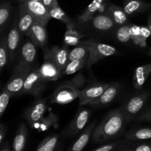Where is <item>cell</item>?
I'll return each mask as SVG.
<instances>
[{"mask_svg": "<svg viewBox=\"0 0 151 151\" xmlns=\"http://www.w3.org/2000/svg\"><path fill=\"white\" fill-rule=\"evenodd\" d=\"M27 137V128L24 122L20 123L13 143V151H24Z\"/></svg>", "mask_w": 151, "mask_h": 151, "instance_id": "obj_25", "label": "cell"}, {"mask_svg": "<svg viewBox=\"0 0 151 151\" xmlns=\"http://www.w3.org/2000/svg\"><path fill=\"white\" fill-rule=\"evenodd\" d=\"M48 51L59 69L63 72L69 62V55L70 52L69 47L66 44L62 47L53 46L50 49H48Z\"/></svg>", "mask_w": 151, "mask_h": 151, "instance_id": "obj_16", "label": "cell"}, {"mask_svg": "<svg viewBox=\"0 0 151 151\" xmlns=\"http://www.w3.org/2000/svg\"><path fill=\"white\" fill-rule=\"evenodd\" d=\"M130 32H131V41H133L134 44L139 46L140 47H146L147 44H145L142 41L141 35V26H138L136 24H131V29H130Z\"/></svg>", "mask_w": 151, "mask_h": 151, "instance_id": "obj_34", "label": "cell"}, {"mask_svg": "<svg viewBox=\"0 0 151 151\" xmlns=\"http://www.w3.org/2000/svg\"><path fill=\"white\" fill-rule=\"evenodd\" d=\"M151 74V63L136 68L133 77V84L136 89L140 90Z\"/></svg>", "mask_w": 151, "mask_h": 151, "instance_id": "obj_19", "label": "cell"}, {"mask_svg": "<svg viewBox=\"0 0 151 151\" xmlns=\"http://www.w3.org/2000/svg\"><path fill=\"white\" fill-rule=\"evenodd\" d=\"M35 22V19L25 7L24 4L20 2L18 7V23L22 35L29 37L31 27Z\"/></svg>", "mask_w": 151, "mask_h": 151, "instance_id": "obj_15", "label": "cell"}, {"mask_svg": "<svg viewBox=\"0 0 151 151\" xmlns=\"http://www.w3.org/2000/svg\"><path fill=\"white\" fill-rule=\"evenodd\" d=\"M127 122L122 109L109 112L94 129L92 140L94 142H105L117 137Z\"/></svg>", "mask_w": 151, "mask_h": 151, "instance_id": "obj_1", "label": "cell"}, {"mask_svg": "<svg viewBox=\"0 0 151 151\" xmlns=\"http://www.w3.org/2000/svg\"><path fill=\"white\" fill-rule=\"evenodd\" d=\"M10 58L7 39L6 35H3L0 42V72H2L4 66L7 64Z\"/></svg>", "mask_w": 151, "mask_h": 151, "instance_id": "obj_32", "label": "cell"}, {"mask_svg": "<svg viewBox=\"0 0 151 151\" xmlns=\"http://www.w3.org/2000/svg\"><path fill=\"white\" fill-rule=\"evenodd\" d=\"M22 35L18 23V15H16V17L7 35V46H8L9 54H10L9 63H12L14 61L16 55L19 53Z\"/></svg>", "mask_w": 151, "mask_h": 151, "instance_id": "obj_8", "label": "cell"}, {"mask_svg": "<svg viewBox=\"0 0 151 151\" xmlns=\"http://www.w3.org/2000/svg\"><path fill=\"white\" fill-rule=\"evenodd\" d=\"M88 58H85L80 59V60H69L65 69L62 72V75H69L76 73L77 72L83 69L86 64H87Z\"/></svg>", "mask_w": 151, "mask_h": 151, "instance_id": "obj_30", "label": "cell"}, {"mask_svg": "<svg viewBox=\"0 0 151 151\" xmlns=\"http://www.w3.org/2000/svg\"><path fill=\"white\" fill-rule=\"evenodd\" d=\"M131 140H146L151 139V128H134L125 136Z\"/></svg>", "mask_w": 151, "mask_h": 151, "instance_id": "obj_28", "label": "cell"}, {"mask_svg": "<svg viewBox=\"0 0 151 151\" xmlns=\"http://www.w3.org/2000/svg\"><path fill=\"white\" fill-rule=\"evenodd\" d=\"M23 1H41V0H23Z\"/></svg>", "mask_w": 151, "mask_h": 151, "instance_id": "obj_45", "label": "cell"}, {"mask_svg": "<svg viewBox=\"0 0 151 151\" xmlns=\"http://www.w3.org/2000/svg\"><path fill=\"white\" fill-rule=\"evenodd\" d=\"M12 12V5L10 1H4L0 5V32L2 33L6 29L10 21Z\"/></svg>", "mask_w": 151, "mask_h": 151, "instance_id": "obj_26", "label": "cell"}, {"mask_svg": "<svg viewBox=\"0 0 151 151\" xmlns=\"http://www.w3.org/2000/svg\"><path fill=\"white\" fill-rule=\"evenodd\" d=\"M47 83V81L41 76L38 68L32 69L25 80L22 95L29 94L34 97H38L45 89Z\"/></svg>", "mask_w": 151, "mask_h": 151, "instance_id": "obj_5", "label": "cell"}, {"mask_svg": "<svg viewBox=\"0 0 151 151\" xmlns=\"http://www.w3.org/2000/svg\"><path fill=\"white\" fill-rule=\"evenodd\" d=\"M95 124L96 122L94 121L91 122L88 126H87L79 138L72 145V147H70L68 151H82L83 150L84 147L89 142L91 137L93 135V133L95 129Z\"/></svg>", "mask_w": 151, "mask_h": 151, "instance_id": "obj_21", "label": "cell"}, {"mask_svg": "<svg viewBox=\"0 0 151 151\" xmlns=\"http://www.w3.org/2000/svg\"><path fill=\"white\" fill-rule=\"evenodd\" d=\"M29 38L33 41L37 47H40L45 52L48 50V35L46 27L39 22H35L31 27Z\"/></svg>", "mask_w": 151, "mask_h": 151, "instance_id": "obj_14", "label": "cell"}, {"mask_svg": "<svg viewBox=\"0 0 151 151\" xmlns=\"http://www.w3.org/2000/svg\"><path fill=\"white\" fill-rule=\"evenodd\" d=\"M147 27H148L151 32V16H150V17H149L148 19V21H147Z\"/></svg>", "mask_w": 151, "mask_h": 151, "instance_id": "obj_44", "label": "cell"}, {"mask_svg": "<svg viewBox=\"0 0 151 151\" xmlns=\"http://www.w3.org/2000/svg\"><path fill=\"white\" fill-rule=\"evenodd\" d=\"M116 146V144L114 143V144H109V145H103L102 147H99V148L96 149V150L93 151H111L114 150V148Z\"/></svg>", "mask_w": 151, "mask_h": 151, "instance_id": "obj_40", "label": "cell"}, {"mask_svg": "<svg viewBox=\"0 0 151 151\" xmlns=\"http://www.w3.org/2000/svg\"><path fill=\"white\" fill-rule=\"evenodd\" d=\"M36 54L37 46L30 38H27L20 46L18 53L19 60L17 63L26 67L32 68V65L36 58Z\"/></svg>", "mask_w": 151, "mask_h": 151, "instance_id": "obj_9", "label": "cell"}, {"mask_svg": "<svg viewBox=\"0 0 151 151\" xmlns=\"http://www.w3.org/2000/svg\"><path fill=\"white\" fill-rule=\"evenodd\" d=\"M55 119H56L55 116L54 114H50V115H49L47 118H43L42 120L40 122L41 123H40V125L38 128L41 131L48 129L50 126H52L54 124Z\"/></svg>", "mask_w": 151, "mask_h": 151, "instance_id": "obj_36", "label": "cell"}, {"mask_svg": "<svg viewBox=\"0 0 151 151\" xmlns=\"http://www.w3.org/2000/svg\"><path fill=\"white\" fill-rule=\"evenodd\" d=\"M91 112L88 109H81L78 110L70 123L62 132V135L65 137H75L81 131L84 129L89 119Z\"/></svg>", "mask_w": 151, "mask_h": 151, "instance_id": "obj_7", "label": "cell"}, {"mask_svg": "<svg viewBox=\"0 0 151 151\" xmlns=\"http://www.w3.org/2000/svg\"><path fill=\"white\" fill-rule=\"evenodd\" d=\"M91 24L94 29L103 32L111 30L116 27L112 18L106 12L94 16L91 20Z\"/></svg>", "mask_w": 151, "mask_h": 151, "instance_id": "obj_17", "label": "cell"}, {"mask_svg": "<svg viewBox=\"0 0 151 151\" xmlns=\"http://www.w3.org/2000/svg\"><path fill=\"white\" fill-rule=\"evenodd\" d=\"M110 86L107 83H97L83 88L79 94L80 106L90 104L100 97L105 90Z\"/></svg>", "mask_w": 151, "mask_h": 151, "instance_id": "obj_13", "label": "cell"}, {"mask_svg": "<svg viewBox=\"0 0 151 151\" xmlns=\"http://www.w3.org/2000/svg\"><path fill=\"white\" fill-rule=\"evenodd\" d=\"M49 10H50L51 17L63 22L66 25V29L74 27V22L72 21V19L69 17V16L65 13L64 10L60 7V5L55 6Z\"/></svg>", "mask_w": 151, "mask_h": 151, "instance_id": "obj_27", "label": "cell"}, {"mask_svg": "<svg viewBox=\"0 0 151 151\" xmlns=\"http://www.w3.org/2000/svg\"><path fill=\"white\" fill-rule=\"evenodd\" d=\"M91 40L81 41L77 46H75L72 50L69 52V60H80V59L88 58L90 52V44Z\"/></svg>", "mask_w": 151, "mask_h": 151, "instance_id": "obj_23", "label": "cell"}, {"mask_svg": "<svg viewBox=\"0 0 151 151\" xmlns=\"http://www.w3.org/2000/svg\"><path fill=\"white\" fill-rule=\"evenodd\" d=\"M86 79L83 75L79 74L72 79L58 86L50 96V103L58 105H66L78 98L81 88L83 86Z\"/></svg>", "mask_w": 151, "mask_h": 151, "instance_id": "obj_2", "label": "cell"}, {"mask_svg": "<svg viewBox=\"0 0 151 151\" xmlns=\"http://www.w3.org/2000/svg\"><path fill=\"white\" fill-rule=\"evenodd\" d=\"M41 2H42L49 10L52 8V7H55V6L59 5L57 0H41Z\"/></svg>", "mask_w": 151, "mask_h": 151, "instance_id": "obj_39", "label": "cell"}, {"mask_svg": "<svg viewBox=\"0 0 151 151\" xmlns=\"http://www.w3.org/2000/svg\"><path fill=\"white\" fill-rule=\"evenodd\" d=\"M106 13L110 15L116 26L119 27L121 25L129 24L128 19V16L126 14L123 8L119 6H116L114 4H109L106 10Z\"/></svg>", "mask_w": 151, "mask_h": 151, "instance_id": "obj_22", "label": "cell"}, {"mask_svg": "<svg viewBox=\"0 0 151 151\" xmlns=\"http://www.w3.org/2000/svg\"><path fill=\"white\" fill-rule=\"evenodd\" d=\"M119 54V50L113 46L103 44V43L97 42L94 40L91 39L87 66L88 68H91L93 65L103 59Z\"/></svg>", "mask_w": 151, "mask_h": 151, "instance_id": "obj_4", "label": "cell"}, {"mask_svg": "<svg viewBox=\"0 0 151 151\" xmlns=\"http://www.w3.org/2000/svg\"><path fill=\"white\" fill-rule=\"evenodd\" d=\"M11 97L12 95L8 91L2 89L1 95H0V117H2L3 114L5 112Z\"/></svg>", "mask_w": 151, "mask_h": 151, "instance_id": "obj_35", "label": "cell"}, {"mask_svg": "<svg viewBox=\"0 0 151 151\" xmlns=\"http://www.w3.org/2000/svg\"><path fill=\"white\" fill-rule=\"evenodd\" d=\"M105 0H93L87 6L84 11L78 16L79 22L81 23H85L88 21H91L95 16L97 12L100 10Z\"/></svg>", "mask_w": 151, "mask_h": 151, "instance_id": "obj_24", "label": "cell"}, {"mask_svg": "<svg viewBox=\"0 0 151 151\" xmlns=\"http://www.w3.org/2000/svg\"><path fill=\"white\" fill-rule=\"evenodd\" d=\"M59 138V136L55 134L46 137L38 146L36 151H55L58 144Z\"/></svg>", "mask_w": 151, "mask_h": 151, "instance_id": "obj_29", "label": "cell"}, {"mask_svg": "<svg viewBox=\"0 0 151 151\" xmlns=\"http://www.w3.org/2000/svg\"><path fill=\"white\" fill-rule=\"evenodd\" d=\"M141 35H142V38L143 42H144L145 44H147V38H148L151 35V32L148 27L141 26Z\"/></svg>", "mask_w": 151, "mask_h": 151, "instance_id": "obj_38", "label": "cell"}, {"mask_svg": "<svg viewBox=\"0 0 151 151\" xmlns=\"http://www.w3.org/2000/svg\"><path fill=\"white\" fill-rule=\"evenodd\" d=\"M151 7L150 3L144 0H125L123 4V10L128 16L146 11Z\"/></svg>", "mask_w": 151, "mask_h": 151, "instance_id": "obj_20", "label": "cell"}, {"mask_svg": "<svg viewBox=\"0 0 151 151\" xmlns=\"http://www.w3.org/2000/svg\"><path fill=\"white\" fill-rule=\"evenodd\" d=\"M1 151H10V147H9V145L7 142H5L2 146H1Z\"/></svg>", "mask_w": 151, "mask_h": 151, "instance_id": "obj_43", "label": "cell"}, {"mask_svg": "<svg viewBox=\"0 0 151 151\" xmlns=\"http://www.w3.org/2000/svg\"><path fill=\"white\" fill-rule=\"evenodd\" d=\"M6 132H7V128L6 126L3 123L0 124V143L2 144L3 140L6 136Z\"/></svg>", "mask_w": 151, "mask_h": 151, "instance_id": "obj_41", "label": "cell"}, {"mask_svg": "<svg viewBox=\"0 0 151 151\" xmlns=\"http://www.w3.org/2000/svg\"><path fill=\"white\" fill-rule=\"evenodd\" d=\"M130 29H131L130 23L119 26L116 31V37L119 42L125 44L131 41Z\"/></svg>", "mask_w": 151, "mask_h": 151, "instance_id": "obj_33", "label": "cell"}, {"mask_svg": "<svg viewBox=\"0 0 151 151\" xmlns=\"http://www.w3.org/2000/svg\"><path fill=\"white\" fill-rule=\"evenodd\" d=\"M25 7L32 14L35 22H39L44 26H47L52 19L49 9L41 1H23Z\"/></svg>", "mask_w": 151, "mask_h": 151, "instance_id": "obj_12", "label": "cell"}, {"mask_svg": "<svg viewBox=\"0 0 151 151\" xmlns=\"http://www.w3.org/2000/svg\"><path fill=\"white\" fill-rule=\"evenodd\" d=\"M125 151H132V150H125Z\"/></svg>", "mask_w": 151, "mask_h": 151, "instance_id": "obj_48", "label": "cell"}, {"mask_svg": "<svg viewBox=\"0 0 151 151\" xmlns=\"http://www.w3.org/2000/svg\"><path fill=\"white\" fill-rule=\"evenodd\" d=\"M135 151H151V144L141 145L136 148Z\"/></svg>", "mask_w": 151, "mask_h": 151, "instance_id": "obj_42", "label": "cell"}, {"mask_svg": "<svg viewBox=\"0 0 151 151\" xmlns=\"http://www.w3.org/2000/svg\"><path fill=\"white\" fill-rule=\"evenodd\" d=\"M148 54L150 55L151 56V49H150V50H149V52H148Z\"/></svg>", "mask_w": 151, "mask_h": 151, "instance_id": "obj_46", "label": "cell"}, {"mask_svg": "<svg viewBox=\"0 0 151 151\" xmlns=\"http://www.w3.org/2000/svg\"><path fill=\"white\" fill-rule=\"evenodd\" d=\"M18 1H20V2H22V1H23V0H18Z\"/></svg>", "mask_w": 151, "mask_h": 151, "instance_id": "obj_47", "label": "cell"}, {"mask_svg": "<svg viewBox=\"0 0 151 151\" xmlns=\"http://www.w3.org/2000/svg\"><path fill=\"white\" fill-rule=\"evenodd\" d=\"M119 88L120 87L119 84H110V86L105 90L103 94L94 102L90 103V105L93 106H103L109 104L116 98V95L119 93Z\"/></svg>", "mask_w": 151, "mask_h": 151, "instance_id": "obj_18", "label": "cell"}, {"mask_svg": "<svg viewBox=\"0 0 151 151\" xmlns=\"http://www.w3.org/2000/svg\"><path fill=\"white\" fill-rule=\"evenodd\" d=\"M137 120L142 122H151V109L140 114L137 117Z\"/></svg>", "mask_w": 151, "mask_h": 151, "instance_id": "obj_37", "label": "cell"}, {"mask_svg": "<svg viewBox=\"0 0 151 151\" xmlns=\"http://www.w3.org/2000/svg\"><path fill=\"white\" fill-rule=\"evenodd\" d=\"M32 68L26 67L16 63L11 77L4 85L3 89L8 91L12 97L22 95L25 80Z\"/></svg>", "mask_w": 151, "mask_h": 151, "instance_id": "obj_3", "label": "cell"}, {"mask_svg": "<svg viewBox=\"0 0 151 151\" xmlns=\"http://www.w3.org/2000/svg\"><path fill=\"white\" fill-rule=\"evenodd\" d=\"M47 108V99L37 98V100L25 110L23 116L31 128H36V125L44 118Z\"/></svg>", "mask_w": 151, "mask_h": 151, "instance_id": "obj_6", "label": "cell"}, {"mask_svg": "<svg viewBox=\"0 0 151 151\" xmlns=\"http://www.w3.org/2000/svg\"><path fill=\"white\" fill-rule=\"evenodd\" d=\"M83 37V35L77 31L74 27L67 28L64 34V38H63L64 44L68 47L77 46L81 42V39Z\"/></svg>", "mask_w": 151, "mask_h": 151, "instance_id": "obj_31", "label": "cell"}, {"mask_svg": "<svg viewBox=\"0 0 151 151\" xmlns=\"http://www.w3.org/2000/svg\"><path fill=\"white\" fill-rule=\"evenodd\" d=\"M44 62L39 69L41 76L47 81H55L63 76L60 70L50 55L48 50L44 52Z\"/></svg>", "mask_w": 151, "mask_h": 151, "instance_id": "obj_11", "label": "cell"}, {"mask_svg": "<svg viewBox=\"0 0 151 151\" xmlns=\"http://www.w3.org/2000/svg\"><path fill=\"white\" fill-rule=\"evenodd\" d=\"M148 98L147 92L137 94L131 97L122 108V111L125 114L127 122L134 119L139 112L142 110Z\"/></svg>", "mask_w": 151, "mask_h": 151, "instance_id": "obj_10", "label": "cell"}]
</instances>
